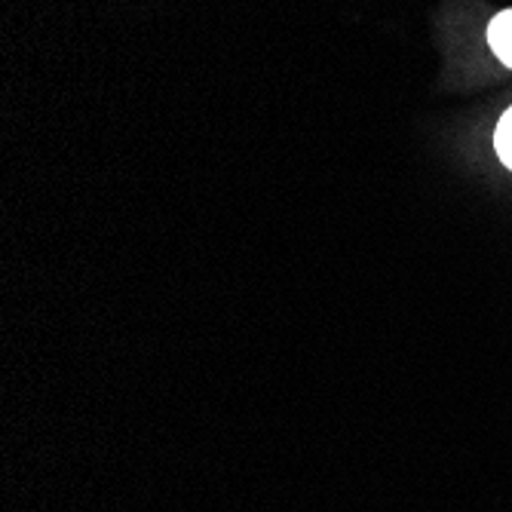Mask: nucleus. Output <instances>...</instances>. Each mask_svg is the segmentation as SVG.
Returning <instances> with one entry per match:
<instances>
[{
    "label": "nucleus",
    "instance_id": "nucleus-2",
    "mask_svg": "<svg viewBox=\"0 0 512 512\" xmlns=\"http://www.w3.org/2000/svg\"><path fill=\"white\" fill-rule=\"evenodd\" d=\"M494 148H497V157L503 160V166L512 172V108L503 111V117H500V123H497Z\"/></svg>",
    "mask_w": 512,
    "mask_h": 512
},
{
    "label": "nucleus",
    "instance_id": "nucleus-1",
    "mask_svg": "<svg viewBox=\"0 0 512 512\" xmlns=\"http://www.w3.org/2000/svg\"><path fill=\"white\" fill-rule=\"evenodd\" d=\"M488 43H491L494 56L506 68H512V10H503V13H497L491 19V25H488Z\"/></svg>",
    "mask_w": 512,
    "mask_h": 512
}]
</instances>
